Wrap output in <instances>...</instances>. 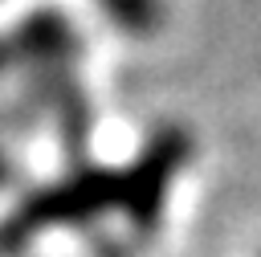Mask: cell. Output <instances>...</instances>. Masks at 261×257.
<instances>
[{
	"label": "cell",
	"mask_w": 261,
	"mask_h": 257,
	"mask_svg": "<svg viewBox=\"0 0 261 257\" xmlns=\"http://www.w3.org/2000/svg\"><path fill=\"white\" fill-rule=\"evenodd\" d=\"M8 175V159H4V151H0V179Z\"/></svg>",
	"instance_id": "cell-4"
},
{
	"label": "cell",
	"mask_w": 261,
	"mask_h": 257,
	"mask_svg": "<svg viewBox=\"0 0 261 257\" xmlns=\"http://www.w3.org/2000/svg\"><path fill=\"white\" fill-rule=\"evenodd\" d=\"M188 151H192V139L179 126H163L151 135L147 151L122 171V212L135 233L155 228L163 200H167V188H171V175L184 167Z\"/></svg>",
	"instance_id": "cell-2"
},
{
	"label": "cell",
	"mask_w": 261,
	"mask_h": 257,
	"mask_svg": "<svg viewBox=\"0 0 261 257\" xmlns=\"http://www.w3.org/2000/svg\"><path fill=\"white\" fill-rule=\"evenodd\" d=\"M102 8H106V16L114 24L135 29V33L159 24V16H163V4L159 0H102Z\"/></svg>",
	"instance_id": "cell-3"
},
{
	"label": "cell",
	"mask_w": 261,
	"mask_h": 257,
	"mask_svg": "<svg viewBox=\"0 0 261 257\" xmlns=\"http://www.w3.org/2000/svg\"><path fill=\"white\" fill-rule=\"evenodd\" d=\"M110 208L122 212V171H73L61 184L33 192L0 224V249H24L49 224H90Z\"/></svg>",
	"instance_id": "cell-1"
}]
</instances>
